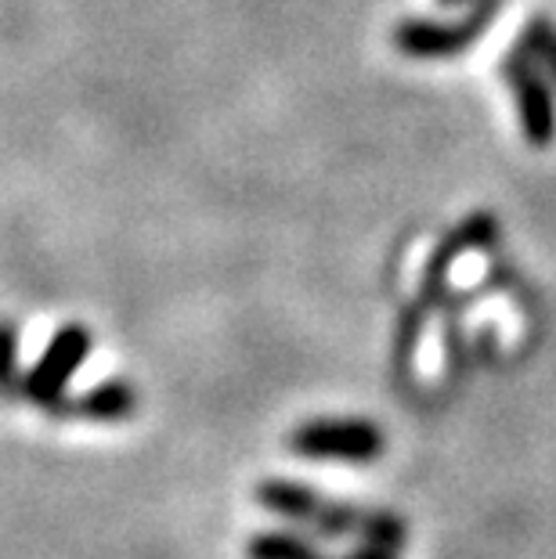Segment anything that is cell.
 <instances>
[{"mask_svg": "<svg viewBox=\"0 0 556 559\" xmlns=\"http://www.w3.org/2000/svg\"><path fill=\"white\" fill-rule=\"evenodd\" d=\"M318 549L304 534L293 531H264L253 534L250 545H246V559H315Z\"/></svg>", "mask_w": 556, "mask_h": 559, "instance_id": "cell-8", "label": "cell"}, {"mask_svg": "<svg viewBox=\"0 0 556 559\" xmlns=\"http://www.w3.org/2000/svg\"><path fill=\"white\" fill-rule=\"evenodd\" d=\"M315 559H326V556H315Z\"/></svg>", "mask_w": 556, "mask_h": 559, "instance_id": "cell-15", "label": "cell"}, {"mask_svg": "<svg viewBox=\"0 0 556 559\" xmlns=\"http://www.w3.org/2000/svg\"><path fill=\"white\" fill-rule=\"evenodd\" d=\"M502 0H477L463 19H401L390 40L405 58H419V62H441V58H459L466 47L477 44L488 33L495 11Z\"/></svg>", "mask_w": 556, "mask_h": 559, "instance_id": "cell-3", "label": "cell"}, {"mask_svg": "<svg viewBox=\"0 0 556 559\" xmlns=\"http://www.w3.org/2000/svg\"><path fill=\"white\" fill-rule=\"evenodd\" d=\"M138 386L130 379H102L80 397H66L62 419H87V423H123L138 412Z\"/></svg>", "mask_w": 556, "mask_h": 559, "instance_id": "cell-7", "label": "cell"}, {"mask_svg": "<svg viewBox=\"0 0 556 559\" xmlns=\"http://www.w3.org/2000/svg\"><path fill=\"white\" fill-rule=\"evenodd\" d=\"M358 538L401 556V552H405V542H409V523L401 520L398 513H390V509H365Z\"/></svg>", "mask_w": 556, "mask_h": 559, "instance_id": "cell-9", "label": "cell"}, {"mask_svg": "<svg viewBox=\"0 0 556 559\" xmlns=\"http://www.w3.org/2000/svg\"><path fill=\"white\" fill-rule=\"evenodd\" d=\"M22 401V372H19V329L15 321L0 318V404Z\"/></svg>", "mask_w": 556, "mask_h": 559, "instance_id": "cell-10", "label": "cell"}, {"mask_svg": "<svg viewBox=\"0 0 556 559\" xmlns=\"http://www.w3.org/2000/svg\"><path fill=\"white\" fill-rule=\"evenodd\" d=\"M387 437L369 419H307L289 433V451L307 462L369 466L383 455Z\"/></svg>", "mask_w": 556, "mask_h": 559, "instance_id": "cell-4", "label": "cell"}, {"mask_svg": "<svg viewBox=\"0 0 556 559\" xmlns=\"http://www.w3.org/2000/svg\"><path fill=\"white\" fill-rule=\"evenodd\" d=\"M499 235H502V228H499V217H495V213H470L463 224H456V228L437 242L427 267H423V307L441 304L448 278H452V267L466 253H473V249H492L499 242Z\"/></svg>", "mask_w": 556, "mask_h": 559, "instance_id": "cell-6", "label": "cell"}, {"mask_svg": "<svg viewBox=\"0 0 556 559\" xmlns=\"http://www.w3.org/2000/svg\"><path fill=\"white\" fill-rule=\"evenodd\" d=\"M257 502L268 513L282 516L286 523L318 534V538H343V534H358L365 509L354 502H336V498L318 495L315 487L286 477H268L257 484Z\"/></svg>", "mask_w": 556, "mask_h": 559, "instance_id": "cell-1", "label": "cell"}, {"mask_svg": "<svg viewBox=\"0 0 556 559\" xmlns=\"http://www.w3.org/2000/svg\"><path fill=\"white\" fill-rule=\"evenodd\" d=\"M91 350H94V336L87 325H80V321L62 325L51 336V343H47L40 361L22 376V401L47 412L51 419H62L69 397L66 386L76 376V368L91 358Z\"/></svg>", "mask_w": 556, "mask_h": 559, "instance_id": "cell-2", "label": "cell"}, {"mask_svg": "<svg viewBox=\"0 0 556 559\" xmlns=\"http://www.w3.org/2000/svg\"><path fill=\"white\" fill-rule=\"evenodd\" d=\"M347 559H401V556L390 552V549H380V545H372V542H358L347 552Z\"/></svg>", "mask_w": 556, "mask_h": 559, "instance_id": "cell-13", "label": "cell"}, {"mask_svg": "<svg viewBox=\"0 0 556 559\" xmlns=\"http://www.w3.org/2000/svg\"><path fill=\"white\" fill-rule=\"evenodd\" d=\"M524 51L535 58L539 69L546 73V80L553 83L556 91V22L549 15H535L524 26Z\"/></svg>", "mask_w": 556, "mask_h": 559, "instance_id": "cell-11", "label": "cell"}, {"mask_svg": "<svg viewBox=\"0 0 556 559\" xmlns=\"http://www.w3.org/2000/svg\"><path fill=\"white\" fill-rule=\"evenodd\" d=\"M441 8H459V4H470V0H437Z\"/></svg>", "mask_w": 556, "mask_h": 559, "instance_id": "cell-14", "label": "cell"}, {"mask_svg": "<svg viewBox=\"0 0 556 559\" xmlns=\"http://www.w3.org/2000/svg\"><path fill=\"white\" fill-rule=\"evenodd\" d=\"M423 318H427V311H423V304L419 307H412V311L401 318V329H398V361L401 365H409L412 361V354H416V343L423 336Z\"/></svg>", "mask_w": 556, "mask_h": 559, "instance_id": "cell-12", "label": "cell"}, {"mask_svg": "<svg viewBox=\"0 0 556 559\" xmlns=\"http://www.w3.org/2000/svg\"><path fill=\"white\" fill-rule=\"evenodd\" d=\"M506 87L513 91L517 120L531 148H553L556 141V91L524 47H513L502 62Z\"/></svg>", "mask_w": 556, "mask_h": 559, "instance_id": "cell-5", "label": "cell"}]
</instances>
